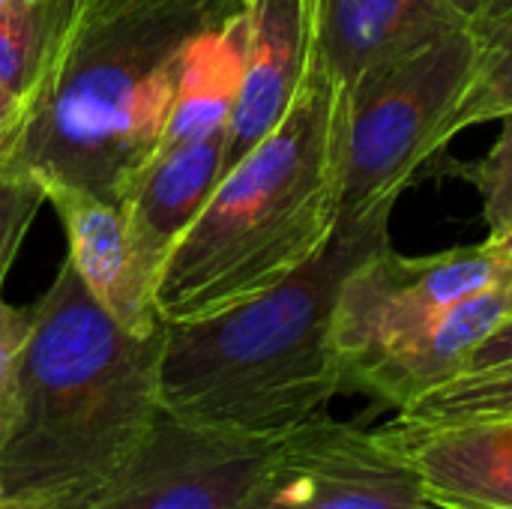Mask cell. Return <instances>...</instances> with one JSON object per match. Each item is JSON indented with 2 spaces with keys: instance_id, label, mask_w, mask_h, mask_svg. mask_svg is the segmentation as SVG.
Wrapping results in <instances>:
<instances>
[{
  "instance_id": "cell-1",
  "label": "cell",
  "mask_w": 512,
  "mask_h": 509,
  "mask_svg": "<svg viewBox=\"0 0 512 509\" xmlns=\"http://www.w3.org/2000/svg\"><path fill=\"white\" fill-rule=\"evenodd\" d=\"M243 0H60L0 138V180L123 204L165 141L189 42Z\"/></svg>"
},
{
  "instance_id": "cell-2",
  "label": "cell",
  "mask_w": 512,
  "mask_h": 509,
  "mask_svg": "<svg viewBox=\"0 0 512 509\" xmlns=\"http://www.w3.org/2000/svg\"><path fill=\"white\" fill-rule=\"evenodd\" d=\"M30 315L0 408V477L6 498H51L66 509L111 483L159 420L165 327L153 336L123 330L69 258Z\"/></svg>"
},
{
  "instance_id": "cell-3",
  "label": "cell",
  "mask_w": 512,
  "mask_h": 509,
  "mask_svg": "<svg viewBox=\"0 0 512 509\" xmlns=\"http://www.w3.org/2000/svg\"><path fill=\"white\" fill-rule=\"evenodd\" d=\"M390 213L339 222L327 246L270 291L219 315L165 324L162 414L201 429L282 438L348 390L333 342L345 276L390 243Z\"/></svg>"
},
{
  "instance_id": "cell-4",
  "label": "cell",
  "mask_w": 512,
  "mask_h": 509,
  "mask_svg": "<svg viewBox=\"0 0 512 509\" xmlns=\"http://www.w3.org/2000/svg\"><path fill=\"white\" fill-rule=\"evenodd\" d=\"M342 87L312 51L279 120L216 183L156 279L162 324L219 315L309 264L339 225Z\"/></svg>"
},
{
  "instance_id": "cell-5",
  "label": "cell",
  "mask_w": 512,
  "mask_h": 509,
  "mask_svg": "<svg viewBox=\"0 0 512 509\" xmlns=\"http://www.w3.org/2000/svg\"><path fill=\"white\" fill-rule=\"evenodd\" d=\"M477 45L468 21L342 87L339 222L393 210L417 168L441 153V126L468 84Z\"/></svg>"
},
{
  "instance_id": "cell-6",
  "label": "cell",
  "mask_w": 512,
  "mask_h": 509,
  "mask_svg": "<svg viewBox=\"0 0 512 509\" xmlns=\"http://www.w3.org/2000/svg\"><path fill=\"white\" fill-rule=\"evenodd\" d=\"M512 279V255L498 243L405 258L387 246L366 255L342 282L333 309V342L348 375L405 342L471 294Z\"/></svg>"
},
{
  "instance_id": "cell-7",
  "label": "cell",
  "mask_w": 512,
  "mask_h": 509,
  "mask_svg": "<svg viewBox=\"0 0 512 509\" xmlns=\"http://www.w3.org/2000/svg\"><path fill=\"white\" fill-rule=\"evenodd\" d=\"M234 509H444L384 432L327 414L282 435Z\"/></svg>"
},
{
  "instance_id": "cell-8",
  "label": "cell",
  "mask_w": 512,
  "mask_h": 509,
  "mask_svg": "<svg viewBox=\"0 0 512 509\" xmlns=\"http://www.w3.org/2000/svg\"><path fill=\"white\" fill-rule=\"evenodd\" d=\"M279 438L186 426L159 414L126 468L66 509H234Z\"/></svg>"
},
{
  "instance_id": "cell-9",
  "label": "cell",
  "mask_w": 512,
  "mask_h": 509,
  "mask_svg": "<svg viewBox=\"0 0 512 509\" xmlns=\"http://www.w3.org/2000/svg\"><path fill=\"white\" fill-rule=\"evenodd\" d=\"M315 0H243L246 69L228 123L225 171L237 165L291 108L312 63Z\"/></svg>"
},
{
  "instance_id": "cell-10",
  "label": "cell",
  "mask_w": 512,
  "mask_h": 509,
  "mask_svg": "<svg viewBox=\"0 0 512 509\" xmlns=\"http://www.w3.org/2000/svg\"><path fill=\"white\" fill-rule=\"evenodd\" d=\"M42 192L66 228L69 261L93 300L123 330L135 336L159 333L165 324L153 303L156 276L138 255L123 210L69 186H48Z\"/></svg>"
},
{
  "instance_id": "cell-11",
  "label": "cell",
  "mask_w": 512,
  "mask_h": 509,
  "mask_svg": "<svg viewBox=\"0 0 512 509\" xmlns=\"http://www.w3.org/2000/svg\"><path fill=\"white\" fill-rule=\"evenodd\" d=\"M474 21L465 0H315V57L339 87Z\"/></svg>"
},
{
  "instance_id": "cell-12",
  "label": "cell",
  "mask_w": 512,
  "mask_h": 509,
  "mask_svg": "<svg viewBox=\"0 0 512 509\" xmlns=\"http://www.w3.org/2000/svg\"><path fill=\"white\" fill-rule=\"evenodd\" d=\"M510 282L465 297L405 342L366 360L348 375V387L402 411L429 390L453 381L465 372L480 342L510 315Z\"/></svg>"
},
{
  "instance_id": "cell-13",
  "label": "cell",
  "mask_w": 512,
  "mask_h": 509,
  "mask_svg": "<svg viewBox=\"0 0 512 509\" xmlns=\"http://www.w3.org/2000/svg\"><path fill=\"white\" fill-rule=\"evenodd\" d=\"M444 509H512V420L384 429Z\"/></svg>"
},
{
  "instance_id": "cell-14",
  "label": "cell",
  "mask_w": 512,
  "mask_h": 509,
  "mask_svg": "<svg viewBox=\"0 0 512 509\" xmlns=\"http://www.w3.org/2000/svg\"><path fill=\"white\" fill-rule=\"evenodd\" d=\"M225 138L213 135L156 153L120 204L129 237L156 279L225 174Z\"/></svg>"
},
{
  "instance_id": "cell-15",
  "label": "cell",
  "mask_w": 512,
  "mask_h": 509,
  "mask_svg": "<svg viewBox=\"0 0 512 509\" xmlns=\"http://www.w3.org/2000/svg\"><path fill=\"white\" fill-rule=\"evenodd\" d=\"M243 69L246 15L240 6L189 42L159 153L213 135H228V123L243 87Z\"/></svg>"
},
{
  "instance_id": "cell-16",
  "label": "cell",
  "mask_w": 512,
  "mask_h": 509,
  "mask_svg": "<svg viewBox=\"0 0 512 509\" xmlns=\"http://www.w3.org/2000/svg\"><path fill=\"white\" fill-rule=\"evenodd\" d=\"M477 24V60L468 84L441 126V150L471 126L495 123L512 114V9Z\"/></svg>"
},
{
  "instance_id": "cell-17",
  "label": "cell",
  "mask_w": 512,
  "mask_h": 509,
  "mask_svg": "<svg viewBox=\"0 0 512 509\" xmlns=\"http://www.w3.org/2000/svg\"><path fill=\"white\" fill-rule=\"evenodd\" d=\"M512 420V360L462 372L399 411L402 429H441L465 423Z\"/></svg>"
},
{
  "instance_id": "cell-18",
  "label": "cell",
  "mask_w": 512,
  "mask_h": 509,
  "mask_svg": "<svg viewBox=\"0 0 512 509\" xmlns=\"http://www.w3.org/2000/svg\"><path fill=\"white\" fill-rule=\"evenodd\" d=\"M60 0H9L0 6V87L24 96L30 87Z\"/></svg>"
},
{
  "instance_id": "cell-19",
  "label": "cell",
  "mask_w": 512,
  "mask_h": 509,
  "mask_svg": "<svg viewBox=\"0 0 512 509\" xmlns=\"http://www.w3.org/2000/svg\"><path fill=\"white\" fill-rule=\"evenodd\" d=\"M501 132L489 153L465 168V177L480 195L483 219L489 225L486 240H501L512 234V114L501 117Z\"/></svg>"
},
{
  "instance_id": "cell-20",
  "label": "cell",
  "mask_w": 512,
  "mask_h": 509,
  "mask_svg": "<svg viewBox=\"0 0 512 509\" xmlns=\"http://www.w3.org/2000/svg\"><path fill=\"white\" fill-rule=\"evenodd\" d=\"M45 192L30 177H3L0 180V285L24 243V234L39 213Z\"/></svg>"
},
{
  "instance_id": "cell-21",
  "label": "cell",
  "mask_w": 512,
  "mask_h": 509,
  "mask_svg": "<svg viewBox=\"0 0 512 509\" xmlns=\"http://www.w3.org/2000/svg\"><path fill=\"white\" fill-rule=\"evenodd\" d=\"M30 324H33L30 306L15 309L0 297V408L12 390L15 369H18L21 351H24L27 336H30Z\"/></svg>"
},
{
  "instance_id": "cell-22",
  "label": "cell",
  "mask_w": 512,
  "mask_h": 509,
  "mask_svg": "<svg viewBox=\"0 0 512 509\" xmlns=\"http://www.w3.org/2000/svg\"><path fill=\"white\" fill-rule=\"evenodd\" d=\"M507 360H512V315H507V318L480 342V348L471 354L465 372L489 369V366H498V363H507Z\"/></svg>"
},
{
  "instance_id": "cell-23",
  "label": "cell",
  "mask_w": 512,
  "mask_h": 509,
  "mask_svg": "<svg viewBox=\"0 0 512 509\" xmlns=\"http://www.w3.org/2000/svg\"><path fill=\"white\" fill-rule=\"evenodd\" d=\"M465 6L474 21H489V18L504 15L507 9H512V0H465Z\"/></svg>"
},
{
  "instance_id": "cell-24",
  "label": "cell",
  "mask_w": 512,
  "mask_h": 509,
  "mask_svg": "<svg viewBox=\"0 0 512 509\" xmlns=\"http://www.w3.org/2000/svg\"><path fill=\"white\" fill-rule=\"evenodd\" d=\"M0 509H63L51 498H6Z\"/></svg>"
},
{
  "instance_id": "cell-25",
  "label": "cell",
  "mask_w": 512,
  "mask_h": 509,
  "mask_svg": "<svg viewBox=\"0 0 512 509\" xmlns=\"http://www.w3.org/2000/svg\"><path fill=\"white\" fill-rule=\"evenodd\" d=\"M15 111H18V96L6 93V90L0 87V138H3V132L9 129V123H12Z\"/></svg>"
},
{
  "instance_id": "cell-26",
  "label": "cell",
  "mask_w": 512,
  "mask_h": 509,
  "mask_svg": "<svg viewBox=\"0 0 512 509\" xmlns=\"http://www.w3.org/2000/svg\"><path fill=\"white\" fill-rule=\"evenodd\" d=\"M489 243H498L501 249H507L512 255V234H507V237H501V240H489Z\"/></svg>"
},
{
  "instance_id": "cell-27",
  "label": "cell",
  "mask_w": 512,
  "mask_h": 509,
  "mask_svg": "<svg viewBox=\"0 0 512 509\" xmlns=\"http://www.w3.org/2000/svg\"><path fill=\"white\" fill-rule=\"evenodd\" d=\"M6 501V486H3V477H0V504Z\"/></svg>"
},
{
  "instance_id": "cell-28",
  "label": "cell",
  "mask_w": 512,
  "mask_h": 509,
  "mask_svg": "<svg viewBox=\"0 0 512 509\" xmlns=\"http://www.w3.org/2000/svg\"><path fill=\"white\" fill-rule=\"evenodd\" d=\"M510 315H512V282H510Z\"/></svg>"
},
{
  "instance_id": "cell-29",
  "label": "cell",
  "mask_w": 512,
  "mask_h": 509,
  "mask_svg": "<svg viewBox=\"0 0 512 509\" xmlns=\"http://www.w3.org/2000/svg\"><path fill=\"white\" fill-rule=\"evenodd\" d=\"M3 3H9V0H0V6H3Z\"/></svg>"
}]
</instances>
